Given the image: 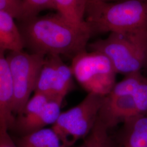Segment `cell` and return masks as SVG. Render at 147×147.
I'll return each mask as SVG.
<instances>
[{"label": "cell", "mask_w": 147, "mask_h": 147, "mask_svg": "<svg viewBox=\"0 0 147 147\" xmlns=\"http://www.w3.org/2000/svg\"><path fill=\"white\" fill-rule=\"evenodd\" d=\"M8 130L7 127H0V147H18Z\"/></svg>", "instance_id": "d6986e66"}, {"label": "cell", "mask_w": 147, "mask_h": 147, "mask_svg": "<svg viewBox=\"0 0 147 147\" xmlns=\"http://www.w3.org/2000/svg\"><path fill=\"white\" fill-rule=\"evenodd\" d=\"M62 104L61 101L50 100L42 109L31 116H18L13 127L22 136L46 127L49 125H53L61 113Z\"/></svg>", "instance_id": "30bf717a"}, {"label": "cell", "mask_w": 147, "mask_h": 147, "mask_svg": "<svg viewBox=\"0 0 147 147\" xmlns=\"http://www.w3.org/2000/svg\"><path fill=\"white\" fill-rule=\"evenodd\" d=\"M0 11L7 12L20 20L22 16V0H0Z\"/></svg>", "instance_id": "ac0fdd59"}, {"label": "cell", "mask_w": 147, "mask_h": 147, "mask_svg": "<svg viewBox=\"0 0 147 147\" xmlns=\"http://www.w3.org/2000/svg\"><path fill=\"white\" fill-rule=\"evenodd\" d=\"M102 1V2H120L126 0H87V1ZM144 1H147V0H141Z\"/></svg>", "instance_id": "ffe728a7"}, {"label": "cell", "mask_w": 147, "mask_h": 147, "mask_svg": "<svg viewBox=\"0 0 147 147\" xmlns=\"http://www.w3.org/2000/svg\"><path fill=\"white\" fill-rule=\"evenodd\" d=\"M52 99L46 95L39 93H34V95L27 101L21 114L18 116H31L42 109Z\"/></svg>", "instance_id": "e0dca14e"}, {"label": "cell", "mask_w": 147, "mask_h": 147, "mask_svg": "<svg viewBox=\"0 0 147 147\" xmlns=\"http://www.w3.org/2000/svg\"><path fill=\"white\" fill-rule=\"evenodd\" d=\"M141 115L131 94L109 93L105 96L98 119L110 130L120 123Z\"/></svg>", "instance_id": "ba28073f"}, {"label": "cell", "mask_w": 147, "mask_h": 147, "mask_svg": "<svg viewBox=\"0 0 147 147\" xmlns=\"http://www.w3.org/2000/svg\"><path fill=\"white\" fill-rule=\"evenodd\" d=\"M15 19L8 13L0 11V47L5 51H20L25 47Z\"/></svg>", "instance_id": "7c38bea8"}, {"label": "cell", "mask_w": 147, "mask_h": 147, "mask_svg": "<svg viewBox=\"0 0 147 147\" xmlns=\"http://www.w3.org/2000/svg\"><path fill=\"white\" fill-rule=\"evenodd\" d=\"M24 47L31 53L73 58L87 49L92 34L87 26L74 25L57 13L20 21Z\"/></svg>", "instance_id": "6da1fadb"}, {"label": "cell", "mask_w": 147, "mask_h": 147, "mask_svg": "<svg viewBox=\"0 0 147 147\" xmlns=\"http://www.w3.org/2000/svg\"><path fill=\"white\" fill-rule=\"evenodd\" d=\"M53 2L57 13L68 21L79 26H87L84 22L87 0H53Z\"/></svg>", "instance_id": "5bb4252c"}, {"label": "cell", "mask_w": 147, "mask_h": 147, "mask_svg": "<svg viewBox=\"0 0 147 147\" xmlns=\"http://www.w3.org/2000/svg\"><path fill=\"white\" fill-rule=\"evenodd\" d=\"M87 50L103 53L117 74L127 75L147 68V29L111 33L88 44Z\"/></svg>", "instance_id": "3957f363"}, {"label": "cell", "mask_w": 147, "mask_h": 147, "mask_svg": "<svg viewBox=\"0 0 147 147\" xmlns=\"http://www.w3.org/2000/svg\"><path fill=\"white\" fill-rule=\"evenodd\" d=\"M73 78L70 66L63 62L61 56L47 55L39 74L34 93H42L52 100L63 102L73 88Z\"/></svg>", "instance_id": "52a82bcc"}, {"label": "cell", "mask_w": 147, "mask_h": 147, "mask_svg": "<svg viewBox=\"0 0 147 147\" xmlns=\"http://www.w3.org/2000/svg\"><path fill=\"white\" fill-rule=\"evenodd\" d=\"M109 131L98 118L92 130L79 147H115V140L110 136Z\"/></svg>", "instance_id": "9a60e30c"}, {"label": "cell", "mask_w": 147, "mask_h": 147, "mask_svg": "<svg viewBox=\"0 0 147 147\" xmlns=\"http://www.w3.org/2000/svg\"><path fill=\"white\" fill-rule=\"evenodd\" d=\"M84 22L92 36L147 29V1H87Z\"/></svg>", "instance_id": "7a4b0ae2"}, {"label": "cell", "mask_w": 147, "mask_h": 147, "mask_svg": "<svg viewBox=\"0 0 147 147\" xmlns=\"http://www.w3.org/2000/svg\"><path fill=\"white\" fill-rule=\"evenodd\" d=\"M115 143V147H147V114L125 121Z\"/></svg>", "instance_id": "8fae6325"}, {"label": "cell", "mask_w": 147, "mask_h": 147, "mask_svg": "<svg viewBox=\"0 0 147 147\" xmlns=\"http://www.w3.org/2000/svg\"><path fill=\"white\" fill-rule=\"evenodd\" d=\"M45 56L37 53H26L23 50L9 51L7 56L13 84L14 116L21 114L32 93L34 92Z\"/></svg>", "instance_id": "8992f818"}, {"label": "cell", "mask_w": 147, "mask_h": 147, "mask_svg": "<svg viewBox=\"0 0 147 147\" xmlns=\"http://www.w3.org/2000/svg\"><path fill=\"white\" fill-rule=\"evenodd\" d=\"M105 96L88 93L78 105L61 112L52 128L64 147H71L84 139L98 120Z\"/></svg>", "instance_id": "277c9868"}, {"label": "cell", "mask_w": 147, "mask_h": 147, "mask_svg": "<svg viewBox=\"0 0 147 147\" xmlns=\"http://www.w3.org/2000/svg\"><path fill=\"white\" fill-rule=\"evenodd\" d=\"M47 9L55 10L53 0H22V16L19 21L38 16Z\"/></svg>", "instance_id": "2e32d148"}, {"label": "cell", "mask_w": 147, "mask_h": 147, "mask_svg": "<svg viewBox=\"0 0 147 147\" xmlns=\"http://www.w3.org/2000/svg\"><path fill=\"white\" fill-rule=\"evenodd\" d=\"M5 51L0 47V127L9 130L14 125L16 118L13 112V80Z\"/></svg>", "instance_id": "9c48e42d"}, {"label": "cell", "mask_w": 147, "mask_h": 147, "mask_svg": "<svg viewBox=\"0 0 147 147\" xmlns=\"http://www.w3.org/2000/svg\"><path fill=\"white\" fill-rule=\"evenodd\" d=\"M74 78L88 93L106 96L116 84V70L103 53L87 49L71 58Z\"/></svg>", "instance_id": "5b68a950"}, {"label": "cell", "mask_w": 147, "mask_h": 147, "mask_svg": "<svg viewBox=\"0 0 147 147\" xmlns=\"http://www.w3.org/2000/svg\"><path fill=\"white\" fill-rule=\"evenodd\" d=\"M18 147H64L52 127H44L14 140Z\"/></svg>", "instance_id": "4fadbf2b"}]
</instances>
